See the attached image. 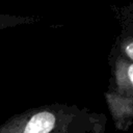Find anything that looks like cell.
Masks as SVG:
<instances>
[{
    "instance_id": "3957f363",
    "label": "cell",
    "mask_w": 133,
    "mask_h": 133,
    "mask_svg": "<svg viewBox=\"0 0 133 133\" xmlns=\"http://www.w3.org/2000/svg\"><path fill=\"white\" fill-rule=\"evenodd\" d=\"M124 51H125V53L127 54V56H128L131 60H133V42L127 44Z\"/></svg>"
},
{
    "instance_id": "277c9868",
    "label": "cell",
    "mask_w": 133,
    "mask_h": 133,
    "mask_svg": "<svg viewBox=\"0 0 133 133\" xmlns=\"http://www.w3.org/2000/svg\"><path fill=\"white\" fill-rule=\"evenodd\" d=\"M127 76H128V79L133 87V63H131L128 68V71H127Z\"/></svg>"
},
{
    "instance_id": "7a4b0ae2",
    "label": "cell",
    "mask_w": 133,
    "mask_h": 133,
    "mask_svg": "<svg viewBox=\"0 0 133 133\" xmlns=\"http://www.w3.org/2000/svg\"><path fill=\"white\" fill-rule=\"evenodd\" d=\"M33 22V19L20 17V16H11L6 14H0V29H6L10 27H16L18 25L28 24Z\"/></svg>"
},
{
    "instance_id": "6da1fadb",
    "label": "cell",
    "mask_w": 133,
    "mask_h": 133,
    "mask_svg": "<svg viewBox=\"0 0 133 133\" xmlns=\"http://www.w3.org/2000/svg\"><path fill=\"white\" fill-rule=\"evenodd\" d=\"M0 133H65V115L56 107L30 109L6 119Z\"/></svg>"
}]
</instances>
